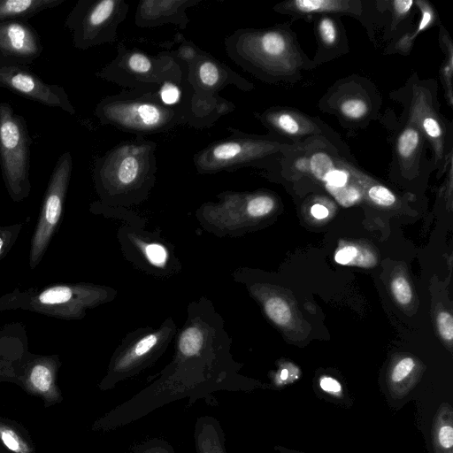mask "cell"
Here are the masks:
<instances>
[{
	"mask_svg": "<svg viewBox=\"0 0 453 453\" xmlns=\"http://www.w3.org/2000/svg\"><path fill=\"white\" fill-rule=\"evenodd\" d=\"M228 57L265 83H296L316 68L289 23L264 28H239L224 40Z\"/></svg>",
	"mask_w": 453,
	"mask_h": 453,
	"instance_id": "cell-1",
	"label": "cell"
},
{
	"mask_svg": "<svg viewBox=\"0 0 453 453\" xmlns=\"http://www.w3.org/2000/svg\"><path fill=\"white\" fill-rule=\"evenodd\" d=\"M173 41L177 47L168 51L183 68L188 125L196 128L210 127L235 108L232 102L219 96L221 90L232 85L249 92L254 85L181 34H177Z\"/></svg>",
	"mask_w": 453,
	"mask_h": 453,
	"instance_id": "cell-2",
	"label": "cell"
},
{
	"mask_svg": "<svg viewBox=\"0 0 453 453\" xmlns=\"http://www.w3.org/2000/svg\"><path fill=\"white\" fill-rule=\"evenodd\" d=\"M157 143L136 136L122 141L97 157L93 180L103 198H137L153 186L157 173Z\"/></svg>",
	"mask_w": 453,
	"mask_h": 453,
	"instance_id": "cell-3",
	"label": "cell"
},
{
	"mask_svg": "<svg viewBox=\"0 0 453 453\" xmlns=\"http://www.w3.org/2000/svg\"><path fill=\"white\" fill-rule=\"evenodd\" d=\"M389 96L401 104V115L425 136L438 175L445 173L453 161V124L441 111L437 81L421 79L415 72Z\"/></svg>",
	"mask_w": 453,
	"mask_h": 453,
	"instance_id": "cell-4",
	"label": "cell"
},
{
	"mask_svg": "<svg viewBox=\"0 0 453 453\" xmlns=\"http://www.w3.org/2000/svg\"><path fill=\"white\" fill-rule=\"evenodd\" d=\"M157 91L125 89L106 96L96 105L94 114L102 125L142 137L188 125L185 107L165 105Z\"/></svg>",
	"mask_w": 453,
	"mask_h": 453,
	"instance_id": "cell-5",
	"label": "cell"
},
{
	"mask_svg": "<svg viewBox=\"0 0 453 453\" xmlns=\"http://www.w3.org/2000/svg\"><path fill=\"white\" fill-rule=\"evenodd\" d=\"M231 134L193 156L198 173L211 174L253 166L267 169L296 144L272 134H254L228 127Z\"/></svg>",
	"mask_w": 453,
	"mask_h": 453,
	"instance_id": "cell-6",
	"label": "cell"
},
{
	"mask_svg": "<svg viewBox=\"0 0 453 453\" xmlns=\"http://www.w3.org/2000/svg\"><path fill=\"white\" fill-rule=\"evenodd\" d=\"M108 296L105 288L89 283L16 288L0 297V311L20 309L62 319H80L88 309L104 303Z\"/></svg>",
	"mask_w": 453,
	"mask_h": 453,
	"instance_id": "cell-7",
	"label": "cell"
},
{
	"mask_svg": "<svg viewBox=\"0 0 453 453\" xmlns=\"http://www.w3.org/2000/svg\"><path fill=\"white\" fill-rule=\"evenodd\" d=\"M96 76L127 89L157 91L166 81H183L181 64L168 50L151 55L119 42L115 58Z\"/></svg>",
	"mask_w": 453,
	"mask_h": 453,
	"instance_id": "cell-8",
	"label": "cell"
},
{
	"mask_svg": "<svg viewBox=\"0 0 453 453\" xmlns=\"http://www.w3.org/2000/svg\"><path fill=\"white\" fill-rule=\"evenodd\" d=\"M382 97L368 78L351 74L329 87L318 103L320 111L334 115L343 128H365L381 116Z\"/></svg>",
	"mask_w": 453,
	"mask_h": 453,
	"instance_id": "cell-9",
	"label": "cell"
},
{
	"mask_svg": "<svg viewBox=\"0 0 453 453\" xmlns=\"http://www.w3.org/2000/svg\"><path fill=\"white\" fill-rule=\"evenodd\" d=\"M31 143L25 119L9 103H0L1 173L8 195L16 203L30 195Z\"/></svg>",
	"mask_w": 453,
	"mask_h": 453,
	"instance_id": "cell-10",
	"label": "cell"
},
{
	"mask_svg": "<svg viewBox=\"0 0 453 453\" xmlns=\"http://www.w3.org/2000/svg\"><path fill=\"white\" fill-rule=\"evenodd\" d=\"M129 7L125 0H79L65 22L73 46L86 50L115 42L119 26L126 19Z\"/></svg>",
	"mask_w": 453,
	"mask_h": 453,
	"instance_id": "cell-11",
	"label": "cell"
},
{
	"mask_svg": "<svg viewBox=\"0 0 453 453\" xmlns=\"http://www.w3.org/2000/svg\"><path fill=\"white\" fill-rule=\"evenodd\" d=\"M380 120L388 131L392 148L391 175L411 180L426 177L434 170L428 143L413 123L401 114L395 116L389 109Z\"/></svg>",
	"mask_w": 453,
	"mask_h": 453,
	"instance_id": "cell-12",
	"label": "cell"
},
{
	"mask_svg": "<svg viewBox=\"0 0 453 453\" xmlns=\"http://www.w3.org/2000/svg\"><path fill=\"white\" fill-rule=\"evenodd\" d=\"M72 170L73 156L70 151H65L56 162L42 199L28 254V265L31 269H35L41 263L58 229Z\"/></svg>",
	"mask_w": 453,
	"mask_h": 453,
	"instance_id": "cell-13",
	"label": "cell"
},
{
	"mask_svg": "<svg viewBox=\"0 0 453 453\" xmlns=\"http://www.w3.org/2000/svg\"><path fill=\"white\" fill-rule=\"evenodd\" d=\"M273 10L293 20L310 21L323 14L350 16L363 25L375 42L376 28L381 27L384 32L388 21L386 0H288L275 4Z\"/></svg>",
	"mask_w": 453,
	"mask_h": 453,
	"instance_id": "cell-14",
	"label": "cell"
},
{
	"mask_svg": "<svg viewBox=\"0 0 453 453\" xmlns=\"http://www.w3.org/2000/svg\"><path fill=\"white\" fill-rule=\"evenodd\" d=\"M0 88L69 114L75 113L64 88L44 82L27 65L0 58Z\"/></svg>",
	"mask_w": 453,
	"mask_h": 453,
	"instance_id": "cell-15",
	"label": "cell"
},
{
	"mask_svg": "<svg viewBox=\"0 0 453 453\" xmlns=\"http://www.w3.org/2000/svg\"><path fill=\"white\" fill-rule=\"evenodd\" d=\"M255 116L269 134L294 144L318 136L341 138L333 127L319 117L311 116L290 106H272L261 112H255Z\"/></svg>",
	"mask_w": 453,
	"mask_h": 453,
	"instance_id": "cell-16",
	"label": "cell"
},
{
	"mask_svg": "<svg viewBox=\"0 0 453 453\" xmlns=\"http://www.w3.org/2000/svg\"><path fill=\"white\" fill-rule=\"evenodd\" d=\"M166 334L160 330L144 335L119 349L112 357L107 373L100 383L102 390L112 389L151 365L165 344Z\"/></svg>",
	"mask_w": 453,
	"mask_h": 453,
	"instance_id": "cell-17",
	"label": "cell"
},
{
	"mask_svg": "<svg viewBox=\"0 0 453 453\" xmlns=\"http://www.w3.org/2000/svg\"><path fill=\"white\" fill-rule=\"evenodd\" d=\"M275 206L274 198L269 194H246L225 192L216 203L204 204L203 214L219 228L234 229L243 219H258L269 214Z\"/></svg>",
	"mask_w": 453,
	"mask_h": 453,
	"instance_id": "cell-18",
	"label": "cell"
},
{
	"mask_svg": "<svg viewBox=\"0 0 453 453\" xmlns=\"http://www.w3.org/2000/svg\"><path fill=\"white\" fill-rule=\"evenodd\" d=\"M35 28L27 21L0 22V58L31 65L42 52Z\"/></svg>",
	"mask_w": 453,
	"mask_h": 453,
	"instance_id": "cell-19",
	"label": "cell"
},
{
	"mask_svg": "<svg viewBox=\"0 0 453 453\" xmlns=\"http://www.w3.org/2000/svg\"><path fill=\"white\" fill-rule=\"evenodd\" d=\"M201 0H142L134 12V24L141 28H155L165 24L186 29L190 19L188 9Z\"/></svg>",
	"mask_w": 453,
	"mask_h": 453,
	"instance_id": "cell-20",
	"label": "cell"
},
{
	"mask_svg": "<svg viewBox=\"0 0 453 453\" xmlns=\"http://www.w3.org/2000/svg\"><path fill=\"white\" fill-rule=\"evenodd\" d=\"M317 49L312 61L316 66L349 52V40L341 17L323 14L313 17Z\"/></svg>",
	"mask_w": 453,
	"mask_h": 453,
	"instance_id": "cell-21",
	"label": "cell"
},
{
	"mask_svg": "<svg viewBox=\"0 0 453 453\" xmlns=\"http://www.w3.org/2000/svg\"><path fill=\"white\" fill-rule=\"evenodd\" d=\"M415 5L419 12V20L415 27L412 26L409 30L388 42L383 51L384 55H409L418 36L428 28L440 24L438 13L430 2L415 0Z\"/></svg>",
	"mask_w": 453,
	"mask_h": 453,
	"instance_id": "cell-22",
	"label": "cell"
},
{
	"mask_svg": "<svg viewBox=\"0 0 453 453\" xmlns=\"http://www.w3.org/2000/svg\"><path fill=\"white\" fill-rule=\"evenodd\" d=\"M196 453H226V437L219 421L212 416H201L194 426Z\"/></svg>",
	"mask_w": 453,
	"mask_h": 453,
	"instance_id": "cell-23",
	"label": "cell"
},
{
	"mask_svg": "<svg viewBox=\"0 0 453 453\" xmlns=\"http://www.w3.org/2000/svg\"><path fill=\"white\" fill-rule=\"evenodd\" d=\"M388 22L382 35V41L391 42L412 25V19L417 11L415 0H387Z\"/></svg>",
	"mask_w": 453,
	"mask_h": 453,
	"instance_id": "cell-24",
	"label": "cell"
},
{
	"mask_svg": "<svg viewBox=\"0 0 453 453\" xmlns=\"http://www.w3.org/2000/svg\"><path fill=\"white\" fill-rule=\"evenodd\" d=\"M65 0H0V22L23 20L45 10L55 8Z\"/></svg>",
	"mask_w": 453,
	"mask_h": 453,
	"instance_id": "cell-25",
	"label": "cell"
},
{
	"mask_svg": "<svg viewBox=\"0 0 453 453\" xmlns=\"http://www.w3.org/2000/svg\"><path fill=\"white\" fill-rule=\"evenodd\" d=\"M433 444L435 453H453L452 411L449 404L442 405L435 417Z\"/></svg>",
	"mask_w": 453,
	"mask_h": 453,
	"instance_id": "cell-26",
	"label": "cell"
},
{
	"mask_svg": "<svg viewBox=\"0 0 453 453\" xmlns=\"http://www.w3.org/2000/svg\"><path fill=\"white\" fill-rule=\"evenodd\" d=\"M439 44L443 52V60L440 67V81L444 91V97L449 106L453 108V42L447 29L441 25L439 29Z\"/></svg>",
	"mask_w": 453,
	"mask_h": 453,
	"instance_id": "cell-27",
	"label": "cell"
},
{
	"mask_svg": "<svg viewBox=\"0 0 453 453\" xmlns=\"http://www.w3.org/2000/svg\"><path fill=\"white\" fill-rule=\"evenodd\" d=\"M51 358L42 357L27 372L30 387L41 394H48L54 388V365Z\"/></svg>",
	"mask_w": 453,
	"mask_h": 453,
	"instance_id": "cell-28",
	"label": "cell"
},
{
	"mask_svg": "<svg viewBox=\"0 0 453 453\" xmlns=\"http://www.w3.org/2000/svg\"><path fill=\"white\" fill-rule=\"evenodd\" d=\"M205 349L203 331L196 326L185 328L178 341L177 355L194 356Z\"/></svg>",
	"mask_w": 453,
	"mask_h": 453,
	"instance_id": "cell-29",
	"label": "cell"
},
{
	"mask_svg": "<svg viewBox=\"0 0 453 453\" xmlns=\"http://www.w3.org/2000/svg\"><path fill=\"white\" fill-rule=\"evenodd\" d=\"M157 95L163 104L168 106L185 107L186 90L182 82L166 81L158 89Z\"/></svg>",
	"mask_w": 453,
	"mask_h": 453,
	"instance_id": "cell-30",
	"label": "cell"
},
{
	"mask_svg": "<svg viewBox=\"0 0 453 453\" xmlns=\"http://www.w3.org/2000/svg\"><path fill=\"white\" fill-rule=\"evenodd\" d=\"M267 316L277 325L286 326L291 320V311L288 304L280 297H271L265 304Z\"/></svg>",
	"mask_w": 453,
	"mask_h": 453,
	"instance_id": "cell-31",
	"label": "cell"
},
{
	"mask_svg": "<svg viewBox=\"0 0 453 453\" xmlns=\"http://www.w3.org/2000/svg\"><path fill=\"white\" fill-rule=\"evenodd\" d=\"M130 453H176L173 446L162 438H149L132 446Z\"/></svg>",
	"mask_w": 453,
	"mask_h": 453,
	"instance_id": "cell-32",
	"label": "cell"
},
{
	"mask_svg": "<svg viewBox=\"0 0 453 453\" xmlns=\"http://www.w3.org/2000/svg\"><path fill=\"white\" fill-rule=\"evenodd\" d=\"M22 222L0 226V260H2L13 247L22 231Z\"/></svg>",
	"mask_w": 453,
	"mask_h": 453,
	"instance_id": "cell-33",
	"label": "cell"
},
{
	"mask_svg": "<svg viewBox=\"0 0 453 453\" xmlns=\"http://www.w3.org/2000/svg\"><path fill=\"white\" fill-rule=\"evenodd\" d=\"M0 441L14 453H28L27 443L20 436L8 426H0Z\"/></svg>",
	"mask_w": 453,
	"mask_h": 453,
	"instance_id": "cell-34",
	"label": "cell"
},
{
	"mask_svg": "<svg viewBox=\"0 0 453 453\" xmlns=\"http://www.w3.org/2000/svg\"><path fill=\"white\" fill-rule=\"evenodd\" d=\"M368 198L373 203L384 207L391 206L396 202L395 195L388 187L379 182L369 189Z\"/></svg>",
	"mask_w": 453,
	"mask_h": 453,
	"instance_id": "cell-35",
	"label": "cell"
},
{
	"mask_svg": "<svg viewBox=\"0 0 453 453\" xmlns=\"http://www.w3.org/2000/svg\"><path fill=\"white\" fill-rule=\"evenodd\" d=\"M391 289L396 301L401 304H407L411 300V289L403 277H397L391 283Z\"/></svg>",
	"mask_w": 453,
	"mask_h": 453,
	"instance_id": "cell-36",
	"label": "cell"
},
{
	"mask_svg": "<svg viewBox=\"0 0 453 453\" xmlns=\"http://www.w3.org/2000/svg\"><path fill=\"white\" fill-rule=\"evenodd\" d=\"M144 255L149 262L156 266H163L167 259V252L164 246L157 243H148L143 246Z\"/></svg>",
	"mask_w": 453,
	"mask_h": 453,
	"instance_id": "cell-37",
	"label": "cell"
},
{
	"mask_svg": "<svg viewBox=\"0 0 453 453\" xmlns=\"http://www.w3.org/2000/svg\"><path fill=\"white\" fill-rule=\"evenodd\" d=\"M415 363L412 358L405 357L401 359L393 368L391 372V381L400 383L404 380L412 372Z\"/></svg>",
	"mask_w": 453,
	"mask_h": 453,
	"instance_id": "cell-38",
	"label": "cell"
},
{
	"mask_svg": "<svg viewBox=\"0 0 453 453\" xmlns=\"http://www.w3.org/2000/svg\"><path fill=\"white\" fill-rule=\"evenodd\" d=\"M438 330L441 337L446 341L453 338V319L448 312H441L437 317Z\"/></svg>",
	"mask_w": 453,
	"mask_h": 453,
	"instance_id": "cell-39",
	"label": "cell"
},
{
	"mask_svg": "<svg viewBox=\"0 0 453 453\" xmlns=\"http://www.w3.org/2000/svg\"><path fill=\"white\" fill-rule=\"evenodd\" d=\"M319 386L323 391L331 395H339L342 392V385L338 380L331 377H322Z\"/></svg>",
	"mask_w": 453,
	"mask_h": 453,
	"instance_id": "cell-40",
	"label": "cell"
},
{
	"mask_svg": "<svg viewBox=\"0 0 453 453\" xmlns=\"http://www.w3.org/2000/svg\"><path fill=\"white\" fill-rule=\"evenodd\" d=\"M357 253V250L353 246H346L341 249L335 254L334 260L341 265L349 264Z\"/></svg>",
	"mask_w": 453,
	"mask_h": 453,
	"instance_id": "cell-41",
	"label": "cell"
},
{
	"mask_svg": "<svg viewBox=\"0 0 453 453\" xmlns=\"http://www.w3.org/2000/svg\"><path fill=\"white\" fill-rule=\"evenodd\" d=\"M311 213L316 219H325L328 216V210L320 203H315L311 208Z\"/></svg>",
	"mask_w": 453,
	"mask_h": 453,
	"instance_id": "cell-42",
	"label": "cell"
},
{
	"mask_svg": "<svg viewBox=\"0 0 453 453\" xmlns=\"http://www.w3.org/2000/svg\"><path fill=\"white\" fill-rule=\"evenodd\" d=\"M280 380H284L288 378V370L287 369H283L281 372H280Z\"/></svg>",
	"mask_w": 453,
	"mask_h": 453,
	"instance_id": "cell-43",
	"label": "cell"
},
{
	"mask_svg": "<svg viewBox=\"0 0 453 453\" xmlns=\"http://www.w3.org/2000/svg\"><path fill=\"white\" fill-rule=\"evenodd\" d=\"M280 453H300V452L280 450Z\"/></svg>",
	"mask_w": 453,
	"mask_h": 453,
	"instance_id": "cell-44",
	"label": "cell"
}]
</instances>
